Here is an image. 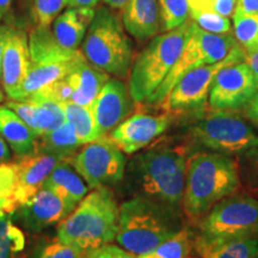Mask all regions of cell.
<instances>
[{"label": "cell", "instance_id": "obj_26", "mask_svg": "<svg viewBox=\"0 0 258 258\" xmlns=\"http://www.w3.org/2000/svg\"><path fill=\"white\" fill-rule=\"evenodd\" d=\"M25 101L31 102L35 105L34 132L37 137L54 131L66 122V116L61 103L37 97H30Z\"/></svg>", "mask_w": 258, "mask_h": 258}, {"label": "cell", "instance_id": "obj_19", "mask_svg": "<svg viewBox=\"0 0 258 258\" xmlns=\"http://www.w3.org/2000/svg\"><path fill=\"white\" fill-rule=\"evenodd\" d=\"M122 23L137 40L157 36L163 24L158 0H129L122 9Z\"/></svg>", "mask_w": 258, "mask_h": 258}, {"label": "cell", "instance_id": "obj_3", "mask_svg": "<svg viewBox=\"0 0 258 258\" xmlns=\"http://www.w3.org/2000/svg\"><path fill=\"white\" fill-rule=\"evenodd\" d=\"M184 227L182 207L134 196L120 206L116 240L122 249L139 256L156 249Z\"/></svg>", "mask_w": 258, "mask_h": 258}, {"label": "cell", "instance_id": "obj_40", "mask_svg": "<svg viewBox=\"0 0 258 258\" xmlns=\"http://www.w3.org/2000/svg\"><path fill=\"white\" fill-rule=\"evenodd\" d=\"M244 110L246 117L249 118V121L258 128V92L253 96V98L247 103L246 106L244 108Z\"/></svg>", "mask_w": 258, "mask_h": 258}, {"label": "cell", "instance_id": "obj_28", "mask_svg": "<svg viewBox=\"0 0 258 258\" xmlns=\"http://www.w3.org/2000/svg\"><path fill=\"white\" fill-rule=\"evenodd\" d=\"M194 246L192 233L184 227L178 233L158 245L156 249L137 258H188Z\"/></svg>", "mask_w": 258, "mask_h": 258}, {"label": "cell", "instance_id": "obj_37", "mask_svg": "<svg viewBox=\"0 0 258 258\" xmlns=\"http://www.w3.org/2000/svg\"><path fill=\"white\" fill-rule=\"evenodd\" d=\"M72 93H73L72 86H71L69 79L64 77V78L50 84V85L46 86V88L40 90V91L34 93V95L30 97L51 99V101L57 102V103H66V102H71ZM30 97H29V98H30Z\"/></svg>", "mask_w": 258, "mask_h": 258}, {"label": "cell", "instance_id": "obj_21", "mask_svg": "<svg viewBox=\"0 0 258 258\" xmlns=\"http://www.w3.org/2000/svg\"><path fill=\"white\" fill-rule=\"evenodd\" d=\"M43 188L55 192L71 212L88 195L89 186L69 160H60L48 177Z\"/></svg>", "mask_w": 258, "mask_h": 258}, {"label": "cell", "instance_id": "obj_8", "mask_svg": "<svg viewBox=\"0 0 258 258\" xmlns=\"http://www.w3.org/2000/svg\"><path fill=\"white\" fill-rule=\"evenodd\" d=\"M30 63L23 85L12 101H24L50 84L64 78L80 61L82 50L66 49L57 43L49 27L37 25L29 34Z\"/></svg>", "mask_w": 258, "mask_h": 258}, {"label": "cell", "instance_id": "obj_12", "mask_svg": "<svg viewBox=\"0 0 258 258\" xmlns=\"http://www.w3.org/2000/svg\"><path fill=\"white\" fill-rule=\"evenodd\" d=\"M67 160L83 177L89 189L117 185L124 179L127 166L124 153L106 137L86 144Z\"/></svg>", "mask_w": 258, "mask_h": 258}, {"label": "cell", "instance_id": "obj_15", "mask_svg": "<svg viewBox=\"0 0 258 258\" xmlns=\"http://www.w3.org/2000/svg\"><path fill=\"white\" fill-rule=\"evenodd\" d=\"M128 86L118 79H109L93 102L91 110L102 138L110 134L133 110Z\"/></svg>", "mask_w": 258, "mask_h": 258}, {"label": "cell", "instance_id": "obj_25", "mask_svg": "<svg viewBox=\"0 0 258 258\" xmlns=\"http://www.w3.org/2000/svg\"><path fill=\"white\" fill-rule=\"evenodd\" d=\"M61 105L66 116V121L72 125L83 145L95 143L102 139L91 108L78 105L73 102L61 103Z\"/></svg>", "mask_w": 258, "mask_h": 258}, {"label": "cell", "instance_id": "obj_43", "mask_svg": "<svg viewBox=\"0 0 258 258\" xmlns=\"http://www.w3.org/2000/svg\"><path fill=\"white\" fill-rule=\"evenodd\" d=\"M99 0H69L70 8L77 9H91L95 10Z\"/></svg>", "mask_w": 258, "mask_h": 258}, {"label": "cell", "instance_id": "obj_41", "mask_svg": "<svg viewBox=\"0 0 258 258\" xmlns=\"http://www.w3.org/2000/svg\"><path fill=\"white\" fill-rule=\"evenodd\" d=\"M82 258H110V244L86 251Z\"/></svg>", "mask_w": 258, "mask_h": 258}, {"label": "cell", "instance_id": "obj_4", "mask_svg": "<svg viewBox=\"0 0 258 258\" xmlns=\"http://www.w3.org/2000/svg\"><path fill=\"white\" fill-rule=\"evenodd\" d=\"M120 207L109 186L93 189L57 227V238L86 252L117 237Z\"/></svg>", "mask_w": 258, "mask_h": 258}, {"label": "cell", "instance_id": "obj_1", "mask_svg": "<svg viewBox=\"0 0 258 258\" xmlns=\"http://www.w3.org/2000/svg\"><path fill=\"white\" fill-rule=\"evenodd\" d=\"M188 157L183 146H157L135 156L125 166V183L135 196L180 207Z\"/></svg>", "mask_w": 258, "mask_h": 258}, {"label": "cell", "instance_id": "obj_7", "mask_svg": "<svg viewBox=\"0 0 258 258\" xmlns=\"http://www.w3.org/2000/svg\"><path fill=\"white\" fill-rule=\"evenodd\" d=\"M86 60L105 73L124 78L133 64V44L123 23L110 8H99L83 42Z\"/></svg>", "mask_w": 258, "mask_h": 258}, {"label": "cell", "instance_id": "obj_2", "mask_svg": "<svg viewBox=\"0 0 258 258\" xmlns=\"http://www.w3.org/2000/svg\"><path fill=\"white\" fill-rule=\"evenodd\" d=\"M239 167L233 157L203 152L188 159L180 207L190 221L205 217L217 203L240 186Z\"/></svg>", "mask_w": 258, "mask_h": 258}, {"label": "cell", "instance_id": "obj_13", "mask_svg": "<svg viewBox=\"0 0 258 258\" xmlns=\"http://www.w3.org/2000/svg\"><path fill=\"white\" fill-rule=\"evenodd\" d=\"M258 92V78L245 61L228 64L218 72L209 92L213 110L244 109Z\"/></svg>", "mask_w": 258, "mask_h": 258}, {"label": "cell", "instance_id": "obj_6", "mask_svg": "<svg viewBox=\"0 0 258 258\" xmlns=\"http://www.w3.org/2000/svg\"><path fill=\"white\" fill-rule=\"evenodd\" d=\"M189 24L190 21H186L172 30L154 36L134 60L128 89L135 103H146L165 80L182 54Z\"/></svg>", "mask_w": 258, "mask_h": 258}, {"label": "cell", "instance_id": "obj_33", "mask_svg": "<svg viewBox=\"0 0 258 258\" xmlns=\"http://www.w3.org/2000/svg\"><path fill=\"white\" fill-rule=\"evenodd\" d=\"M240 180L251 189L258 188V140L238 156Z\"/></svg>", "mask_w": 258, "mask_h": 258}, {"label": "cell", "instance_id": "obj_46", "mask_svg": "<svg viewBox=\"0 0 258 258\" xmlns=\"http://www.w3.org/2000/svg\"><path fill=\"white\" fill-rule=\"evenodd\" d=\"M10 158H11V152H10L8 144L4 139L0 137V164L9 161Z\"/></svg>", "mask_w": 258, "mask_h": 258}, {"label": "cell", "instance_id": "obj_38", "mask_svg": "<svg viewBox=\"0 0 258 258\" xmlns=\"http://www.w3.org/2000/svg\"><path fill=\"white\" fill-rule=\"evenodd\" d=\"M237 0H188L189 11L215 12L225 17L233 15Z\"/></svg>", "mask_w": 258, "mask_h": 258}, {"label": "cell", "instance_id": "obj_5", "mask_svg": "<svg viewBox=\"0 0 258 258\" xmlns=\"http://www.w3.org/2000/svg\"><path fill=\"white\" fill-rule=\"evenodd\" d=\"M253 237H258V200L247 195H231L202 218L194 246L205 256L228 241Z\"/></svg>", "mask_w": 258, "mask_h": 258}, {"label": "cell", "instance_id": "obj_35", "mask_svg": "<svg viewBox=\"0 0 258 258\" xmlns=\"http://www.w3.org/2000/svg\"><path fill=\"white\" fill-rule=\"evenodd\" d=\"M84 251L67 244L59 238L42 243L35 252V258H82Z\"/></svg>", "mask_w": 258, "mask_h": 258}, {"label": "cell", "instance_id": "obj_18", "mask_svg": "<svg viewBox=\"0 0 258 258\" xmlns=\"http://www.w3.org/2000/svg\"><path fill=\"white\" fill-rule=\"evenodd\" d=\"M30 54L29 38L22 29L11 28L2 64V84L9 98L15 99L27 77Z\"/></svg>", "mask_w": 258, "mask_h": 258}, {"label": "cell", "instance_id": "obj_17", "mask_svg": "<svg viewBox=\"0 0 258 258\" xmlns=\"http://www.w3.org/2000/svg\"><path fill=\"white\" fill-rule=\"evenodd\" d=\"M60 160V158L55 156L37 151L19 156L17 161L14 163L17 173L15 196L18 207L30 201L43 188L47 178Z\"/></svg>", "mask_w": 258, "mask_h": 258}, {"label": "cell", "instance_id": "obj_34", "mask_svg": "<svg viewBox=\"0 0 258 258\" xmlns=\"http://www.w3.org/2000/svg\"><path fill=\"white\" fill-rule=\"evenodd\" d=\"M189 16L200 28L212 34H231V22L228 17L215 14V12L189 11Z\"/></svg>", "mask_w": 258, "mask_h": 258}, {"label": "cell", "instance_id": "obj_20", "mask_svg": "<svg viewBox=\"0 0 258 258\" xmlns=\"http://www.w3.org/2000/svg\"><path fill=\"white\" fill-rule=\"evenodd\" d=\"M95 14L96 10L77 8H70L61 12L51 23V32L57 43L66 49H78L85 38Z\"/></svg>", "mask_w": 258, "mask_h": 258}, {"label": "cell", "instance_id": "obj_29", "mask_svg": "<svg viewBox=\"0 0 258 258\" xmlns=\"http://www.w3.org/2000/svg\"><path fill=\"white\" fill-rule=\"evenodd\" d=\"M232 18L238 44L246 53L258 50V14L244 15L233 12Z\"/></svg>", "mask_w": 258, "mask_h": 258}, {"label": "cell", "instance_id": "obj_27", "mask_svg": "<svg viewBox=\"0 0 258 258\" xmlns=\"http://www.w3.org/2000/svg\"><path fill=\"white\" fill-rule=\"evenodd\" d=\"M25 235L15 225L12 214L0 215V258H22Z\"/></svg>", "mask_w": 258, "mask_h": 258}, {"label": "cell", "instance_id": "obj_30", "mask_svg": "<svg viewBox=\"0 0 258 258\" xmlns=\"http://www.w3.org/2000/svg\"><path fill=\"white\" fill-rule=\"evenodd\" d=\"M17 173L15 164H0V215L12 214L18 208L16 201Z\"/></svg>", "mask_w": 258, "mask_h": 258}, {"label": "cell", "instance_id": "obj_16", "mask_svg": "<svg viewBox=\"0 0 258 258\" xmlns=\"http://www.w3.org/2000/svg\"><path fill=\"white\" fill-rule=\"evenodd\" d=\"M71 213L66 203L55 192L42 188L30 201L19 206L12 213V219L29 231L40 232L62 221Z\"/></svg>", "mask_w": 258, "mask_h": 258}, {"label": "cell", "instance_id": "obj_50", "mask_svg": "<svg viewBox=\"0 0 258 258\" xmlns=\"http://www.w3.org/2000/svg\"><path fill=\"white\" fill-rule=\"evenodd\" d=\"M2 17H3V12L0 11V21H2Z\"/></svg>", "mask_w": 258, "mask_h": 258}, {"label": "cell", "instance_id": "obj_11", "mask_svg": "<svg viewBox=\"0 0 258 258\" xmlns=\"http://www.w3.org/2000/svg\"><path fill=\"white\" fill-rule=\"evenodd\" d=\"M245 50L238 44L221 61L190 71L167 93L160 103L161 106L167 111L176 112L201 110L208 101L213 82L219 71L228 64L245 61Z\"/></svg>", "mask_w": 258, "mask_h": 258}, {"label": "cell", "instance_id": "obj_42", "mask_svg": "<svg viewBox=\"0 0 258 258\" xmlns=\"http://www.w3.org/2000/svg\"><path fill=\"white\" fill-rule=\"evenodd\" d=\"M10 31L11 28L8 25H2L0 27V79H2V64H3V57H4V51L6 43H8Z\"/></svg>", "mask_w": 258, "mask_h": 258}, {"label": "cell", "instance_id": "obj_44", "mask_svg": "<svg viewBox=\"0 0 258 258\" xmlns=\"http://www.w3.org/2000/svg\"><path fill=\"white\" fill-rule=\"evenodd\" d=\"M245 62L249 64L250 69L253 71V73L256 74V77L258 78V50L246 53V55H245Z\"/></svg>", "mask_w": 258, "mask_h": 258}, {"label": "cell", "instance_id": "obj_9", "mask_svg": "<svg viewBox=\"0 0 258 258\" xmlns=\"http://www.w3.org/2000/svg\"><path fill=\"white\" fill-rule=\"evenodd\" d=\"M235 46H238V42L231 34H212L200 28L195 22L190 21L188 36L182 54L167 74L165 80L147 99L146 103L160 104L184 74L198 67L221 61L230 54Z\"/></svg>", "mask_w": 258, "mask_h": 258}, {"label": "cell", "instance_id": "obj_31", "mask_svg": "<svg viewBox=\"0 0 258 258\" xmlns=\"http://www.w3.org/2000/svg\"><path fill=\"white\" fill-rule=\"evenodd\" d=\"M258 256V237L228 241L215 247L202 258H256Z\"/></svg>", "mask_w": 258, "mask_h": 258}, {"label": "cell", "instance_id": "obj_10", "mask_svg": "<svg viewBox=\"0 0 258 258\" xmlns=\"http://www.w3.org/2000/svg\"><path fill=\"white\" fill-rule=\"evenodd\" d=\"M202 147L226 156H239L258 140L254 129L231 110H214L192 129Z\"/></svg>", "mask_w": 258, "mask_h": 258}, {"label": "cell", "instance_id": "obj_52", "mask_svg": "<svg viewBox=\"0 0 258 258\" xmlns=\"http://www.w3.org/2000/svg\"><path fill=\"white\" fill-rule=\"evenodd\" d=\"M256 258H258V256H257V257H256Z\"/></svg>", "mask_w": 258, "mask_h": 258}, {"label": "cell", "instance_id": "obj_32", "mask_svg": "<svg viewBox=\"0 0 258 258\" xmlns=\"http://www.w3.org/2000/svg\"><path fill=\"white\" fill-rule=\"evenodd\" d=\"M165 30H172L188 21V0H158Z\"/></svg>", "mask_w": 258, "mask_h": 258}, {"label": "cell", "instance_id": "obj_36", "mask_svg": "<svg viewBox=\"0 0 258 258\" xmlns=\"http://www.w3.org/2000/svg\"><path fill=\"white\" fill-rule=\"evenodd\" d=\"M66 5H69V0H34V10L38 25L49 27Z\"/></svg>", "mask_w": 258, "mask_h": 258}, {"label": "cell", "instance_id": "obj_47", "mask_svg": "<svg viewBox=\"0 0 258 258\" xmlns=\"http://www.w3.org/2000/svg\"><path fill=\"white\" fill-rule=\"evenodd\" d=\"M103 2H104V4L108 6V8L120 10L124 8L129 0H103Z\"/></svg>", "mask_w": 258, "mask_h": 258}, {"label": "cell", "instance_id": "obj_49", "mask_svg": "<svg viewBox=\"0 0 258 258\" xmlns=\"http://www.w3.org/2000/svg\"><path fill=\"white\" fill-rule=\"evenodd\" d=\"M3 101H4V93H3L2 89H0V103H2Z\"/></svg>", "mask_w": 258, "mask_h": 258}, {"label": "cell", "instance_id": "obj_22", "mask_svg": "<svg viewBox=\"0 0 258 258\" xmlns=\"http://www.w3.org/2000/svg\"><path fill=\"white\" fill-rule=\"evenodd\" d=\"M73 89L71 102L91 108L103 86L108 82L109 74L97 69L88 60H83L66 77Z\"/></svg>", "mask_w": 258, "mask_h": 258}, {"label": "cell", "instance_id": "obj_39", "mask_svg": "<svg viewBox=\"0 0 258 258\" xmlns=\"http://www.w3.org/2000/svg\"><path fill=\"white\" fill-rule=\"evenodd\" d=\"M234 12L244 15L258 14V0H237Z\"/></svg>", "mask_w": 258, "mask_h": 258}, {"label": "cell", "instance_id": "obj_45", "mask_svg": "<svg viewBox=\"0 0 258 258\" xmlns=\"http://www.w3.org/2000/svg\"><path fill=\"white\" fill-rule=\"evenodd\" d=\"M110 258H137V254L110 244Z\"/></svg>", "mask_w": 258, "mask_h": 258}, {"label": "cell", "instance_id": "obj_14", "mask_svg": "<svg viewBox=\"0 0 258 258\" xmlns=\"http://www.w3.org/2000/svg\"><path fill=\"white\" fill-rule=\"evenodd\" d=\"M170 125L167 115L139 112L129 116L110 133L109 139L124 154H134L152 144Z\"/></svg>", "mask_w": 258, "mask_h": 258}, {"label": "cell", "instance_id": "obj_51", "mask_svg": "<svg viewBox=\"0 0 258 258\" xmlns=\"http://www.w3.org/2000/svg\"><path fill=\"white\" fill-rule=\"evenodd\" d=\"M254 191H256V194H257V198H258V188H257V189H254Z\"/></svg>", "mask_w": 258, "mask_h": 258}, {"label": "cell", "instance_id": "obj_24", "mask_svg": "<svg viewBox=\"0 0 258 258\" xmlns=\"http://www.w3.org/2000/svg\"><path fill=\"white\" fill-rule=\"evenodd\" d=\"M37 138H40V141L36 143L35 151L51 154L60 158L61 160L72 158L77 151L84 146L73 127L67 121L54 131L42 134Z\"/></svg>", "mask_w": 258, "mask_h": 258}, {"label": "cell", "instance_id": "obj_23", "mask_svg": "<svg viewBox=\"0 0 258 258\" xmlns=\"http://www.w3.org/2000/svg\"><path fill=\"white\" fill-rule=\"evenodd\" d=\"M0 137L17 156H25L36 150L37 135L8 106H0Z\"/></svg>", "mask_w": 258, "mask_h": 258}, {"label": "cell", "instance_id": "obj_48", "mask_svg": "<svg viewBox=\"0 0 258 258\" xmlns=\"http://www.w3.org/2000/svg\"><path fill=\"white\" fill-rule=\"evenodd\" d=\"M14 3L15 0H0V11H2L3 14H4V12H8Z\"/></svg>", "mask_w": 258, "mask_h": 258}]
</instances>
